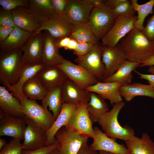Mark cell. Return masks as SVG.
Segmentation results:
<instances>
[{
    "label": "cell",
    "mask_w": 154,
    "mask_h": 154,
    "mask_svg": "<svg viewBox=\"0 0 154 154\" xmlns=\"http://www.w3.org/2000/svg\"><path fill=\"white\" fill-rule=\"evenodd\" d=\"M119 44L129 60L139 62L154 55V42L149 39L142 31L134 28Z\"/></svg>",
    "instance_id": "6da1fadb"
},
{
    "label": "cell",
    "mask_w": 154,
    "mask_h": 154,
    "mask_svg": "<svg viewBox=\"0 0 154 154\" xmlns=\"http://www.w3.org/2000/svg\"><path fill=\"white\" fill-rule=\"evenodd\" d=\"M125 104L123 101L114 104L112 109L105 113L98 122L108 137L125 141L134 139L137 137L132 128L127 125L122 126L118 120L119 114Z\"/></svg>",
    "instance_id": "7a4b0ae2"
},
{
    "label": "cell",
    "mask_w": 154,
    "mask_h": 154,
    "mask_svg": "<svg viewBox=\"0 0 154 154\" xmlns=\"http://www.w3.org/2000/svg\"><path fill=\"white\" fill-rule=\"evenodd\" d=\"M22 48L0 53V81L8 90L17 82L23 64Z\"/></svg>",
    "instance_id": "3957f363"
},
{
    "label": "cell",
    "mask_w": 154,
    "mask_h": 154,
    "mask_svg": "<svg viewBox=\"0 0 154 154\" xmlns=\"http://www.w3.org/2000/svg\"><path fill=\"white\" fill-rule=\"evenodd\" d=\"M20 101L22 110L27 116L44 130L46 131L55 120L52 113L36 101L29 99L24 95L16 97Z\"/></svg>",
    "instance_id": "277c9868"
},
{
    "label": "cell",
    "mask_w": 154,
    "mask_h": 154,
    "mask_svg": "<svg viewBox=\"0 0 154 154\" xmlns=\"http://www.w3.org/2000/svg\"><path fill=\"white\" fill-rule=\"evenodd\" d=\"M116 20L112 10L105 4L93 7L88 23L98 40L102 39L112 28Z\"/></svg>",
    "instance_id": "5b68a950"
},
{
    "label": "cell",
    "mask_w": 154,
    "mask_h": 154,
    "mask_svg": "<svg viewBox=\"0 0 154 154\" xmlns=\"http://www.w3.org/2000/svg\"><path fill=\"white\" fill-rule=\"evenodd\" d=\"M87 103L78 105L66 125L69 131L81 135L87 138H93V124L88 112Z\"/></svg>",
    "instance_id": "8992f818"
},
{
    "label": "cell",
    "mask_w": 154,
    "mask_h": 154,
    "mask_svg": "<svg viewBox=\"0 0 154 154\" xmlns=\"http://www.w3.org/2000/svg\"><path fill=\"white\" fill-rule=\"evenodd\" d=\"M93 8L90 0H68L61 17L74 26L86 23Z\"/></svg>",
    "instance_id": "52a82bcc"
},
{
    "label": "cell",
    "mask_w": 154,
    "mask_h": 154,
    "mask_svg": "<svg viewBox=\"0 0 154 154\" xmlns=\"http://www.w3.org/2000/svg\"><path fill=\"white\" fill-rule=\"evenodd\" d=\"M102 45L98 42L87 54L77 56L74 61L77 64L85 68L98 81L104 78L105 67L102 59Z\"/></svg>",
    "instance_id": "ba28073f"
},
{
    "label": "cell",
    "mask_w": 154,
    "mask_h": 154,
    "mask_svg": "<svg viewBox=\"0 0 154 154\" xmlns=\"http://www.w3.org/2000/svg\"><path fill=\"white\" fill-rule=\"evenodd\" d=\"M137 16L117 17L113 26L102 39V45L110 48L116 46L119 42L134 28Z\"/></svg>",
    "instance_id": "9c48e42d"
},
{
    "label": "cell",
    "mask_w": 154,
    "mask_h": 154,
    "mask_svg": "<svg viewBox=\"0 0 154 154\" xmlns=\"http://www.w3.org/2000/svg\"><path fill=\"white\" fill-rule=\"evenodd\" d=\"M55 137L56 149L60 154H77L82 145L88 140L80 134L68 130L64 126L58 130Z\"/></svg>",
    "instance_id": "30bf717a"
},
{
    "label": "cell",
    "mask_w": 154,
    "mask_h": 154,
    "mask_svg": "<svg viewBox=\"0 0 154 154\" xmlns=\"http://www.w3.org/2000/svg\"><path fill=\"white\" fill-rule=\"evenodd\" d=\"M66 74L68 78L83 89L96 83L98 81L82 66L64 59L60 64L56 66Z\"/></svg>",
    "instance_id": "8fae6325"
},
{
    "label": "cell",
    "mask_w": 154,
    "mask_h": 154,
    "mask_svg": "<svg viewBox=\"0 0 154 154\" xmlns=\"http://www.w3.org/2000/svg\"><path fill=\"white\" fill-rule=\"evenodd\" d=\"M24 117L27 125L22 143L23 150H31L45 146L46 131L27 116Z\"/></svg>",
    "instance_id": "7c38bea8"
},
{
    "label": "cell",
    "mask_w": 154,
    "mask_h": 154,
    "mask_svg": "<svg viewBox=\"0 0 154 154\" xmlns=\"http://www.w3.org/2000/svg\"><path fill=\"white\" fill-rule=\"evenodd\" d=\"M74 27L73 25L55 13L31 34H37L43 31H47L57 40L64 37H70Z\"/></svg>",
    "instance_id": "4fadbf2b"
},
{
    "label": "cell",
    "mask_w": 154,
    "mask_h": 154,
    "mask_svg": "<svg viewBox=\"0 0 154 154\" xmlns=\"http://www.w3.org/2000/svg\"><path fill=\"white\" fill-rule=\"evenodd\" d=\"M43 33L31 34L22 48L24 64H34L41 63Z\"/></svg>",
    "instance_id": "5bb4252c"
},
{
    "label": "cell",
    "mask_w": 154,
    "mask_h": 154,
    "mask_svg": "<svg viewBox=\"0 0 154 154\" xmlns=\"http://www.w3.org/2000/svg\"><path fill=\"white\" fill-rule=\"evenodd\" d=\"M102 59L105 67L104 79L114 74L127 60L119 44L113 48L102 46Z\"/></svg>",
    "instance_id": "9a60e30c"
},
{
    "label": "cell",
    "mask_w": 154,
    "mask_h": 154,
    "mask_svg": "<svg viewBox=\"0 0 154 154\" xmlns=\"http://www.w3.org/2000/svg\"><path fill=\"white\" fill-rule=\"evenodd\" d=\"M27 125L24 117L19 118L7 115L0 110V136H7L23 140Z\"/></svg>",
    "instance_id": "2e32d148"
},
{
    "label": "cell",
    "mask_w": 154,
    "mask_h": 154,
    "mask_svg": "<svg viewBox=\"0 0 154 154\" xmlns=\"http://www.w3.org/2000/svg\"><path fill=\"white\" fill-rule=\"evenodd\" d=\"M93 141L90 146L92 149L97 151H103L115 154H127L126 147L116 141V139L107 136L99 128L94 127Z\"/></svg>",
    "instance_id": "e0dca14e"
},
{
    "label": "cell",
    "mask_w": 154,
    "mask_h": 154,
    "mask_svg": "<svg viewBox=\"0 0 154 154\" xmlns=\"http://www.w3.org/2000/svg\"><path fill=\"white\" fill-rule=\"evenodd\" d=\"M61 87L63 103L79 105L87 103L90 100V92L82 88L68 78Z\"/></svg>",
    "instance_id": "ac0fdd59"
},
{
    "label": "cell",
    "mask_w": 154,
    "mask_h": 154,
    "mask_svg": "<svg viewBox=\"0 0 154 154\" xmlns=\"http://www.w3.org/2000/svg\"><path fill=\"white\" fill-rule=\"evenodd\" d=\"M121 85L118 82L98 81L93 85L87 88L86 90L89 92L97 94L104 100H108L113 105L123 101L120 92Z\"/></svg>",
    "instance_id": "d6986e66"
},
{
    "label": "cell",
    "mask_w": 154,
    "mask_h": 154,
    "mask_svg": "<svg viewBox=\"0 0 154 154\" xmlns=\"http://www.w3.org/2000/svg\"><path fill=\"white\" fill-rule=\"evenodd\" d=\"M59 49L55 40L47 31H44L41 63L46 67L61 64L64 59L59 53Z\"/></svg>",
    "instance_id": "ffe728a7"
},
{
    "label": "cell",
    "mask_w": 154,
    "mask_h": 154,
    "mask_svg": "<svg viewBox=\"0 0 154 154\" xmlns=\"http://www.w3.org/2000/svg\"><path fill=\"white\" fill-rule=\"evenodd\" d=\"M78 106L75 104L63 103L57 117L50 127L46 131L45 146L52 144L56 142L55 134L62 127L66 125Z\"/></svg>",
    "instance_id": "44dd1931"
},
{
    "label": "cell",
    "mask_w": 154,
    "mask_h": 154,
    "mask_svg": "<svg viewBox=\"0 0 154 154\" xmlns=\"http://www.w3.org/2000/svg\"><path fill=\"white\" fill-rule=\"evenodd\" d=\"M36 75L48 90L61 86L68 78L64 73L55 65L46 67Z\"/></svg>",
    "instance_id": "7402d4cb"
},
{
    "label": "cell",
    "mask_w": 154,
    "mask_h": 154,
    "mask_svg": "<svg viewBox=\"0 0 154 154\" xmlns=\"http://www.w3.org/2000/svg\"><path fill=\"white\" fill-rule=\"evenodd\" d=\"M0 110L9 116L23 117L21 104L19 100L4 86H0Z\"/></svg>",
    "instance_id": "603a6c76"
},
{
    "label": "cell",
    "mask_w": 154,
    "mask_h": 154,
    "mask_svg": "<svg viewBox=\"0 0 154 154\" xmlns=\"http://www.w3.org/2000/svg\"><path fill=\"white\" fill-rule=\"evenodd\" d=\"M15 26L32 34L40 26L41 24L25 7H19L13 11Z\"/></svg>",
    "instance_id": "cb8c5ba5"
},
{
    "label": "cell",
    "mask_w": 154,
    "mask_h": 154,
    "mask_svg": "<svg viewBox=\"0 0 154 154\" xmlns=\"http://www.w3.org/2000/svg\"><path fill=\"white\" fill-rule=\"evenodd\" d=\"M46 66L42 63L34 64H23L20 71L18 80L15 85L11 86L8 91L15 97L23 95L22 87L24 84L30 78L36 76Z\"/></svg>",
    "instance_id": "d4e9b609"
},
{
    "label": "cell",
    "mask_w": 154,
    "mask_h": 154,
    "mask_svg": "<svg viewBox=\"0 0 154 154\" xmlns=\"http://www.w3.org/2000/svg\"><path fill=\"white\" fill-rule=\"evenodd\" d=\"M41 24L56 13L50 0H29L25 7Z\"/></svg>",
    "instance_id": "484cf974"
},
{
    "label": "cell",
    "mask_w": 154,
    "mask_h": 154,
    "mask_svg": "<svg viewBox=\"0 0 154 154\" xmlns=\"http://www.w3.org/2000/svg\"><path fill=\"white\" fill-rule=\"evenodd\" d=\"M121 95L127 102L138 96H145L154 99V88L149 84L138 83L123 84L120 88Z\"/></svg>",
    "instance_id": "4316f807"
},
{
    "label": "cell",
    "mask_w": 154,
    "mask_h": 154,
    "mask_svg": "<svg viewBox=\"0 0 154 154\" xmlns=\"http://www.w3.org/2000/svg\"><path fill=\"white\" fill-rule=\"evenodd\" d=\"M31 34L17 27H14L7 38L0 42V52H7L22 48Z\"/></svg>",
    "instance_id": "83f0119b"
},
{
    "label": "cell",
    "mask_w": 154,
    "mask_h": 154,
    "mask_svg": "<svg viewBox=\"0 0 154 154\" xmlns=\"http://www.w3.org/2000/svg\"><path fill=\"white\" fill-rule=\"evenodd\" d=\"M140 65L138 62L127 60L114 74L102 82H118L122 85L130 84L133 77L132 72Z\"/></svg>",
    "instance_id": "f1b7e54d"
},
{
    "label": "cell",
    "mask_w": 154,
    "mask_h": 154,
    "mask_svg": "<svg viewBox=\"0 0 154 154\" xmlns=\"http://www.w3.org/2000/svg\"><path fill=\"white\" fill-rule=\"evenodd\" d=\"M127 154H154V142L147 133L141 138L125 141Z\"/></svg>",
    "instance_id": "f546056e"
},
{
    "label": "cell",
    "mask_w": 154,
    "mask_h": 154,
    "mask_svg": "<svg viewBox=\"0 0 154 154\" xmlns=\"http://www.w3.org/2000/svg\"><path fill=\"white\" fill-rule=\"evenodd\" d=\"M90 92V100L87 103L88 112L93 122H98L100 119L109 111V108L105 100L96 93Z\"/></svg>",
    "instance_id": "4dcf8cb0"
},
{
    "label": "cell",
    "mask_w": 154,
    "mask_h": 154,
    "mask_svg": "<svg viewBox=\"0 0 154 154\" xmlns=\"http://www.w3.org/2000/svg\"><path fill=\"white\" fill-rule=\"evenodd\" d=\"M63 103L61 86L48 90L41 101V104L46 108L48 107L52 112L55 120L60 112Z\"/></svg>",
    "instance_id": "1f68e13d"
},
{
    "label": "cell",
    "mask_w": 154,
    "mask_h": 154,
    "mask_svg": "<svg viewBox=\"0 0 154 154\" xmlns=\"http://www.w3.org/2000/svg\"><path fill=\"white\" fill-rule=\"evenodd\" d=\"M22 91L23 95L27 98L35 101H42L48 91L37 75L24 84Z\"/></svg>",
    "instance_id": "d6a6232c"
},
{
    "label": "cell",
    "mask_w": 154,
    "mask_h": 154,
    "mask_svg": "<svg viewBox=\"0 0 154 154\" xmlns=\"http://www.w3.org/2000/svg\"><path fill=\"white\" fill-rule=\"evenodd\" d=\"M131 1L133 9L137 13L134 28L142 31L144 27L143 23L145 18L149 14L153 13L154 0H150L141 5L139 4L137 0H131Z\"/></svg>",
    "instance_id": "836d02e7"
},
{
    "label": "cell",
    "mask_w": 154,
    "mask_h": 154,
    "mask_svg": "<svg viewBox=\"0 0 154 154\" xmlns=\"http://www.w3.org/2000/svg\"><path fill=\"white\" fill-rule=\"evenodd\" d=\"M78 42H89L96 44L98 40L93 33L88 22L74 26L70 36Z\"/></svg>",
    "instance_id": "e575fe53"
},
{
    "label": "cell",
    "mask_w": 154,
    "mask_h": 154,
    "mask_svg": "<svg viewBox=\"0 0 154 154\" xmlns=\"http://www.w3.org/2000/svg\"><path fill=\"white\" fill-rule=\"evenodd\" d=\"M116 19L120 16L133 17L136 11L133 9L131 1L124 0L114 9H112Z\"/></svg>",
    "instance_id": "d590c367"
},
{
    "label": "cell",
    "mask_w": 154,
    "mask_h": 154,
    "mask_svg": "<svg viewBox=\"0 0 154 154\" xmlns=\"http://www.w3.org/2000/svg\"><path fill=\"white\" fill-rule=\"evenodd\" d=\"M20 141L13 138L0 150V154H22L23 149Z\"/></svg>",
    "instance_id": "8d00e7d4"
},
{
    "label": "cell",
    "mask_w": 154,
    "mask_h": 154,
    "mask_svg": "<svg viewBox=\"0 0 154 154\" xmlns=\"http://www.w3.org/2000/svg\"><path fill=\"white\" fill-rule=\"evenodd\" d=\"M28 0H0V5L2 8L11 11L19 7H26Z\"/></svg>",
    "instance_id": "74e56055"
},
{
    "label": "cell",
    "mask_w": 154,
    "mask_h": 154,
    "mask_svg": "<svg viewBox=\"0 0 154 154\" xmlns=\"http://www.w3.org/2000/svg\"><path fill=\"white\" fill-rule=\"evenodd\" d=\"M0 26L16 27L12 11L6 10L2 8L0 9Z\"/></svg>",
    "instance_id": "f35d334b"
},
{
    "label": "cell",
    "mask_w": 154,
    "mask_h": 154,
    "mask_svg": "<svg viewBox=\"0 0 154 154\" xmlns=\"http://www.w3.org/2000/svg\"><path fill=\"white\" fill-rule=\"evenodd\" d=\"M95 44L92 42H78L76 48L73 51V53L77 56L84 55L92 50Z\"/></svg>",
    "instance_id": "ab89813d"
},
{
    "label": "cell",
    "mask_w": 154,
    "mask_h": 154,
    "mask_svg": "<svg viewBox=\"0 0 154 154\" xmlns=\"http://www.w3.org/2000/svg\"><path fill=\"white\" fill-rule=\"evenodd\" d=\"M57 146L56 140L54 143L47 146L31 150H23L22 154H49L56 149Z\"/></svg>",
    "instance_id": "60d3db41"
},
{
    "label": "cell",
    "mask_w": 154,
    "mask_h": 154,
    "mask_svg": "<svg viewBox=\"0 0 154 154\" xmlns=\"http://www.w3.org/2000/svg\"><path fill=\"white\" fill-rule=\"evenodd\" d=\"M142 32L149 39L154 42V13L149 19Z\"/></svg>",
    "instance_id": "b9f144b4"
},
{
    "label": "cell",
    "mask_w": 154,
    "mask_h": 154,
    "mask_svg": "<svg viewBox=\"0 0 154 154\" xmlns=\"http://www.w3.org/2000/svg\"><path fill=\"white\" fill-rule=\"evenodd\" d=\"M56 13L61 17L64 12L68 0H50Z\"/></svg>",
    "instance_id": "7bdbcfd3"
},
{
    "label": "cell",
    "mask_w": 154,
    "mask_h": 154,
    "mask_svg": "<svg viewBox=\"0 0 154 154\" xmlns=\"http://www.w3.org/2000/svg\"><path fill=\"white\" fill-rule=\"evenodd\" d=\"M14 27L0 26V42L3 41L9 36Z\"/></svg>",
    "instance_id": "ee69618b"
},
{
    "label": "cell",
    "mask_w": 154,
    "mask_h": 154,
    "mask_svg": "<svg viewBox=\"0 0 154 154\" xmlns=\"http://www.w3.org/2000/svg\"><path fill=\"white\" fill-rule=\"evenodd\" d=\"M77 154H99L96 151L91 148L87 143V142L83 144L82 146Z\"/></svg>",
    "instance_id": "f6af8a7d"
},
{
    "label": "cell",
    "mask_w": 154,
    "mask_h": 154,
    "mask_svg": "<svg viewBox=\"0 0 154 154\" xmlns=\"http://www.w3.org/2000/svg\"><path fill=\"white\" fill-rule=\"evenodd\" d=\"M71 39L70 37H66L56 40V45L59 49L64 48L67 46Z\"/></svg>",
    "instance_id": "bcb514c9"
},
{
    "label": "cell",
    "mask_w": 154,
    "mask_h": 154,
    "mask_svg": "<svg viewBox=\"0 0 154 154\" xmlns=\"http://www.w3.org/2000/svg\"><path fill=\"white\" fill-rule=\"evenodd\" d=\"M134 72L139 75V78L147 80L149 84L154 88V74H143L136 70Z\"/></svg>",
    "instance_id": "7dc6e473"
},
{
    "label": "cell",
    "mask_w": 154,
    "mask_h": 154,
    "mask_svg": "<svg viewBox=\"0 0 154 154\" xmlns=\"http://www.w3.org/2000/svg\"><path fill=\"white\" fill-rule=\"evenodd\" d=\"M124 0H109L106 1L105 4L112 9Z\"/></svg>",
    "instance_id": "c3c4849f"
},
{
    "label": "cell",
    "mask_w": 154,
    "mask_h": 154,
    "mask_svg": "<svg viewBox=\"0 0 154 154\" xmlns=\"http://www.w3.org/2000/svg\"><path fill=\"white\" fill-rule=\"evenodd\" d=\"M139 63L140 64L139 67L154 66V55L146 60Z\"/></svg>",
    "instance_id": "681fc988"
},
{
    "label": "cell",
    "mask_w": 154,
    "mask_h": 154,
    "mask_svg": "<svg viewBox=\"0 0 154 154\" xmlns=\"http://www.w3.org/2000/svg\"><path fill=\"white\" fill-rule=\"evenodd\" d=\"M78 42L75 40L71 38L67 46L64 48L65 50H73L76 48Z\"/></svg>",
    "instance_id": "f907efd6"
},
{
    "label": "cell",
    "mask_w": 154,
    "mask_h": 154,
    "mask_svg": "<svg viewBox=\"0 0 154 154\" xmlns=\"http://www.w3.org/2000/svg\"><path fill=\"white\" fill-rule=\"evenodd\" d=\"M93 7H98L105 4L106 1L102 0H90Z\"/></svg>",
    "instance_id": "816d5d0a"
},
{
    "label": "cell",
    "mask_w": 154,
    "mask_h": 154,
    "mask_svg": "<svg viewBox=\"0 0 154 154\" xmlns=\"http://www.w3.org/2000/svg\"><path fill=\"white\" fill-rule=\"evenodd\" d=\"M7 144L5 139L0 138V150H1Z\"/></svg>",
    "instance_id": "f5cc1de1"
},
{
    "label": "cell",
    "mask_w": 154,
    "mask_h": 154,
    "mask_svg": "<svg viewBox=\"0 0 154 154\" xmlns=\"http://www.w3.org/2000/svg\"><path fill=\"white\" fill-rule=\"evenodd\" d=\"M147 71L152 74H154V66H150Z\"/></svg>",
    "instance_id": "db71d44e"
},
{
    "label": "cell",
    "mask_w": 154,
    "mask_h": 154,
    "mask_svg": "<svg viewBox=\"0 0 154 154\" xmlns=\"http://www.w3.org/2000/svg\"><path fill=\"white\" fill-rule=\"evenodd\" d=\"M49 154H60L56 148L50 152Z\"/></svg>",
    "instance_id": "11a10c76"
},
{
    "label": "cell",
    "mask_w": 154,
    "mask_h": 154,
    "mask_svg": "<svg viewBox=\"0 0 154 154\" xmlns=\"http://www.w3.org/2000/svg\"><path fill=\"white\" fill-rule=\"evenodd\" d=\"M99 154H115L113 153L103 151H99Z\"/></svg>",
    "instance_id": "9f6ffc18"
}]
</instances>
